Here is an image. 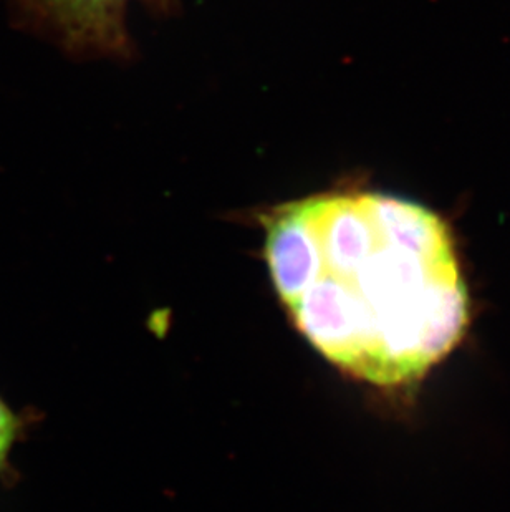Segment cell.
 I'll list each match as a JSON object with an SVG mask.
<instances>
[{
	"mask_svg": "<svg viewBox=\"0 0 510 512\" xmlns=\"http://www.w3.org/2000/svg\"><path fill=\"white\" fill-rule=\"evenodd\" d=\"M265 257L290 317L335 367L418 383L466 334L471 302L438 214L388 194H323L267 214Z\"/></svg>",
	"mask_w": 510,
	"mask_h": 512,
	"instance_id": "cell-1",
	"label": "cell"
},
{
	"mask_svg": "<svg viewBox=\"0 0 510 512\" xmlns=\"http://www.w3.org/2000/svg\"><path fill=\"white\" fill-rule=\"evenodd\" d=\"M128 0H12L22 24L55 37L78 54L128 52Z\"/></svg>",
	"mask_w": 510,
	"mask_h": 512,
	"instance_id": "cell-2",
	"label": "cell"
},
{
	"mask_svg": "<svg viewBox=\"0 0 510 512\" xmlns=\"http://www.w3.org/2000/svg\"><path fill=\"white\" fill-rule=\"evenodd\" d=\"M22 433L24 420L0 397V479L10 476V455Z\"/></svg>",
	"mask_w": 510,
	"mask_h": 512,
	"instance_id": "cell-3",
	"label": "cell"
}]
</instances>
